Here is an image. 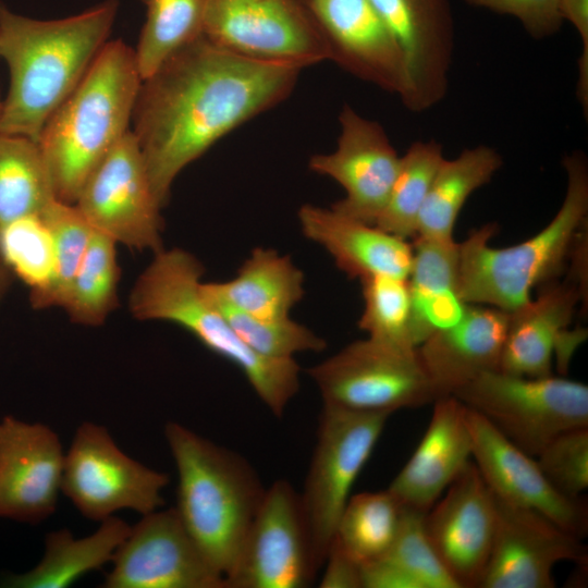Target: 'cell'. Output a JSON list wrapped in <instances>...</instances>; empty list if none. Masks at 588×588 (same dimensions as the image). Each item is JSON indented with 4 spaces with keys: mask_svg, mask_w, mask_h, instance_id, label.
Wrapping results in <instances>:
<instances>
[{
    "mask_svg": "<svg viewBox=\"0 0 588 588\" xmlns=\"http://www.w3.org/2000/svg\"><path fill=\"white\" fill-rule=\"evenodd\" d=\"M204 266L182 248L160 249L136 279L128 308L142 321H168L235 365L261 402L281 417L299 389L294 358L264 357L247 346L204 290Z\"/></svg>",
    "mask_w": 588,
    "mask_h": 588,
    "instance_id": "cell-3",
    "label": "cell"
},
{
    "mask_svg": "<svg viewBox=\"0 0 588 588\" xmlns=\"http://www.w3.org/2000/svg\"><path fill=\"white\" fill-rule=\"evenodd\" d=\"M336 147L309 159V169L339 183L345 195L331 208L375 224L395 179L400 156L383 126L344 105L340 114Z\"/></svg>",
    "mask_w": 588,
    "mask_h": 588,
    "instance_id": "cell-16",
    "label": "cell"
},
{
    "mask_svg": "<svg viewBox=\"0 0 588 588\" xmlns=\"http://www.w3.org/2000/svg\"><path fill=\"white\" fill-rule=\"evenodd\" d=\"M166 473L126 455L109 431L85 421L64 455L61 492L86 518L101 522L121 510L142 516L164 504Z\"/></svg>",
    "mask_w": 588,
    "mask_h": 588,
    "instance_id": "cell-10",
    "label": "cell"
},
{
    "mask_svg": "<svg viewBox=\"0 0 588 588\" xmlns=\"http://www.w3.org/2000/svg\"><path fill=\"white\" fill-rule=\"evenodd\" d=\"M399 45L405 63L402 103L422 112L446 95L454 50L448 0H370Z\"/></svg>",
    "mask_w": 588,
    "mask_h": 588,
    "instance_id": "cell-18",
    "label": "cell"
},
{
    "mask_svg": "<svg viewBox=\"0 0 588 588\" xmlns=\"http://www.w3.org/2000/svg\"><path fill=\"white\" fill-rule=\"evenodd\" d=\"M323 405L392 413L433 403L437 392L415 350L369 338L355 341L307 370Z\"/></svg>",
    "mask_w": 588,
    "mask_h": 588,
    "instance_id": "cell-9",
    "label": "cell"
},
{
    "mask_svg": "<svg viewBox=\"0 0 588 588\" xmlns=\"http://www.w3.org/2000/svg\"><path fill=\"white\" fill-rule=\"evenodd\" d=\"M140 1L146 7V21L134 53L144 79L174 52L204 35L207 0Z\"/></svg>",
    "mask_w": 588,
    "mask_h": 588,
    "instance_id": "cell-33",
    "label": "cell"
},
{
    "mask_svg": "<svg viewBox=\"0 0 588 588\" xmlns=\"http://www.w3.org/2000/svg\"><path fill=\"white\" fill-rule=\"evenodd\" d=\"M74 206L94 231L137 250L163 248L162 207L132 130L84 183Z\"/></svg>",
    "mask_w": 588,
    "mask_h": 588,
    "instance_id": "cell-12",
    "label": "cell"
},
{
    "mask_svg": "<svg viewBox=\"0 0 588 588\" xmlns=\"http://www.w3.org/2000/svg\"><path fill=\"white\" fill-rule=\"evenodd\" d=\"M321 588H362V564L351 558L334 541L323 563Z\"/></svg>",
    "mask_w": 588,
    "mask_h": 588,
    "instance_id": "cell-43",
    "label": "cell"
},
{
    "mask_svg": "<svg viewBox=\"0 0 588 588\" xmlns=\"http://www.w3.org/2000/svg\"><path fill=\"white\" fill-rule=\"evenodd\" d=\"M54 250V278L50 307H63L94 229L73 204L53 199L41 212Z\"/></svg>",
    "mask_w": 588,
    "mask_h": 588,
    "instance_id": "cell-39",
    "label": "cell"
},
{
    "mask_svg": "<svg viewBox=\"0 0 588 588\" xmlns=\"http://www.w3.org/2000/svg\"><path fill=\"white\" fill-rule=\"evenodd\" d=\"M2 105H3V102L0 100V118H1V113H2Z\"/></svg>",
    "mask_w": 588,
    "mask_h": 588,
    "instance_id": "cell-45",
    "label": "cell"
},
{
    "mask_svg": "<svg viewBox=\"0 0 588 588\" xmlns=\"http://www.w3.org/2000/svg\"><path fill=\"white\" fill-rule=\"evenodd\" d=\"M302 70L237 54L203 35L142 79L132 132L160 206L188 164L284 101Z\"/></svg>",
    "mask_w": 588,
    "mask_h": 588,
    "instance_id": "cell-1",
    "label": "cell"
},
{
    "mask_svg": "<svg viewBox=\"0 0 588 588\" xmlns=\"http://www.w3.org/2000/svg\"><path fill=\"white\" fill-rule=\"evenodd\" d=\"M318 574L299 492L285 479L266 489L225 588H306Z\"/></svg>",
    "mask_w": 588,
    "mask_h": 588,
    "instance_id": "cell-13",
    "label": "cell"
},
{
    "mask_svg": "<svg viewBox=\"0 0 588 588\" xmlns=\"http://www.w3.org/2000/svg\"><path fill=\"white\" fill-rule=\"evenodd\" d=\"M323 405L317 440L299 493L313 559L321 569L351 490L389 418Z\"/></svg>",
    "mask_w": 588,
    "mask_h": 588,
    "instance_id": "cell-8",
    "label": "cell"
},
{
    "mask_svg": "<svg viewBox=\"0 0 588 588\" xmlns=\"http://www.w3.org/2000/svg\"><path fill=\"white\" fill-rule=\"evenodd\" d=\"M566 191L553 219L532 237L505 248L489 245L497 224L475 230L460 243L458 290L466 304L507 313L525 306L531 290L559 275L587 224L588 163L581 151L563 159Z\"/></svg>",
    "mask_w": 588,
    "mask_h": 588,
    "instance_id": "cell-6",
    "label": "cell"
},
{
    "mask_svg": "<svg viewBox=\"0 0 588 588\" xmlns=\"http://www.w3.org/2000/svg\"><path fill=\"white\" fill-rule=\"evenodd\" d=\"M57 199L38 143L0 133V229Z\"/></svg>",
    "mask_w": 588,
    "mask_h": 588,
    "instance_id": "cell-31",
    "label": "cell"
},
{
    "mask_svg": "<svg viewBox=\"0 0 588 588\" xmlns=\"http://www.w3.org/2000/svg\"><path fill=\"white\" fill-rule=\"evenodd\" d=\"M305 277L289 256L265 247L253 249L236 275L224 282H204L216 303L252 317L269 320L290 317L304 297Z\"/></svg>",
    "mask_w": 588,
    "mask_h": 588,
    "instance_id": "cell-27",
    "label": "cell"
},
{
    "mask_svg": "<svg viewBox=\"0 0 588 588\" xmlns=\"http://www.w3.org/2000/svg\"><path fill=\"white\" fill-rule=\"evenodd\" d=\"M119 5L105 0L69 17L36 20L0 3V57L10 71L0 133L38 142L109 40Z\"/></svg>",
    "mask_w": 588,
    "mask_h": 588,
    "instance_id": "cell-2",
    "label": "cell"
},
{
    "mask_svg": "<svg viewBox=\"0 0 588 588\" xmlns=\"http://www.w3.org/2000/svg\"><path fill=\"white\" fill-rule=\"evenodd\" d=\"M560 15L576 29L581 41L578 59L576 95L586 113L588 111V0H559Z\"/></svg>",
    "mask_w": 588,
    "mask_h": 588,
    "instance_id": "cell-42",
    "label": "cell"
},
{
    "mask_svg": "<svg viewBox=\"0 0 588 588\" xmlns=\"http://www.w3.org/2000/svg\"><path fill=\"white\" fill-rule=\"evenodd\" d=\"M443 159L442 146L438 142L413 143L400 156L389 197L375 225L406 241L415 237L419 212Z\"/></svg>",
    "mask_w": 588,
    "mask_h": 588,
    "instance_id": "cell-34",
    "label": "cell"
},
{
    "mask_svg": "<svg viewBox=\"0 0 588 588\" xmlns=\"http://www.w3.org/2000/svg\"><path fill=\"white\" fill-rule=\"evenodd\" d=\"M64 455L59 436L41 422L0 419V517L38 524L53 514Z\"/></svg>",
    "mask_w": 588,
    "mask_h": 588,
    "instance_id": "cell-19",
    "label": "cell"
},
{
    "mask_svg": "<svg viewBox=\"0 0 588 588\" xmlns=\"http://www.w3.org/2000/svg\"><path fill=\"white\" fill-rule=\"evenodd\" d=\"M403 506L387 489L350 497L338 522L334 541L362 565L381 556L392 543Z\"/></svg>",
    "mask_w": 588,
    "mask_h": 588,
    "instance_id": "cell-35",
    "label": "cell"
},
{
    "mask_svg": "<svg viewBox=\"0 0 588 588\" xmlns=\"http://www.w3.org/2000/svg\"><path fill=\"white\" fill-rule=\"evenodd\" d=\"M117 243L93 231L70 286L63 309L83 326H100L118 305L120 267Z\"/></svg>",
    "mask_w": 588,
    "mask_h": 588,
    "instance_id": "cell-32",
    "label": "cell"
},
{
    "mask_svg": "<svg viewBox=\"0 0 588 588\" xmlns=\"http://www.w3.org/2000/svg\"><path fill=\"white\" fill-rule=\"evenodd\" d=\"M13 279V274L0 257V304L3 302L5 295L8 294L12 285Z\"/></svg>",
    "mask_w": 588,
    "mask_h": 588,
    "instance_id": "cell-44",
    "label": "cell"
},
{
    "mask_svg": "<svg viewBox=\"0 0 588 588\" xmlns=\"http://www.w3.org/2000/svg\"><path fill=\"white\" fill-rule=\"evenodd\" d=\"M583 284L569 272L563 281L546 282L536 298L510 313L500 371L528 378L551 376L553 353L583 298Z\"/></svg>",
    "mask_w": 588,
    "mask_h": 588,
    "instance_id": "cell-25",
    "label": "cell"
},
{
    "mask_svg": "<svg viewBox=\"0 0 588 588\" xmlns=\"http://www.w3.org/2000/svg\"><path fill=\"white\" fill-rule=\"evenodd\" d=\"M427 536L461 588H478L491 552L492 491L469 462L424 516Z\"/></svg>",
    "mask_w": 588,
    "mask_h": 588,
    "instance_id": "cell-20",
    "label": "cell"
},
{
    "mask_svg": "<svg viewBox=\"0 0 588 588\" xmlns=\"http://www.w3.org/2000/svg\"><path fill=\"white\" fill-rule=\"evenodd\" d=\"M467 424L474 463L497 497L536 511L584 539L588 531V509L580 498H569L556 490L532 456L468 407Z\"/></svg>",
    "mask_w": 588,
    "mask_h": 588,
    "instance_id": "cell-17",
    "label": "cell"
},
{
    "mask_svg": "<svg viewBox=\"0 0 588 588\" xmlns=\"http://www.w3.org/2000/svg\"><path fill=\"white\" fill-rule=\"evenodd\" d=\"M468 5L516 19L535 39L558 33L563 24L559 0H464Z\"/></svg>",
    "mask_w": 588,
    "mask_h": 588,
    "instance_id": "cell-41",
    "label": "cell"
},
{
    "mask_svg": "<svg viewBox=\"0 0 588 588\" xmlns=\"http://www.w3.org/2000/svg\"><path fill=\"white\" fill-rule=\"evenodd\" d=\"M297 218L304 236L324 248L350 278L363 280L389 275L407 279L413 246L406 240L331 207L306 204L299 208Z\"/></svg>",
    "mask_w": 588,
    "mask_h": 588,
    "instance_id": "cell-24",
    "label": "cell"
},
{
    "mask_svg": "<svg viewBox=\"0 0 588 588\" xmlns=\"http://www.w3.org/2000/svg\"><path fill=\"white\" fill-rule=\"evenodd\" d=\"M510 313L468 304L461 319L417 346L438 397L451 395L478 376L499 370Z\"/></svg>",
    "mask_w": 588,
    "mask_h": 588,
    "instance_id": "cell-23",
    "label": "cell"
},
{
    "mask_svg": "<svg viewBox=\"0 0 588 588\" xmlns=\"http://www.w3.org/2000/svg\"><path fill=\"white\" fill-rule=\"evenodd\" d=\"M470 457L467 407L454 395L438 397L422 439L388 490L402 506L427 513Z\"/></svg>",
    "mask_w": 588,
    "mask_h": 588,
    "instance_id": "cell-22",
    "label": "cell"
},
{
    "mask_svg": "<svg viewBox=\"0 0 588 588\" xmlns=\"http://www.w3.org/2000/svg\"><path fill=\"white\" fill-rule=\"evenodd\" d=\"M536 458L556 490L569 498H580L588 488V427L560 433Z\"/></svg>",
    "mask_w": 588,
    "mask_h": 588,
    "instance_id": "cell-40",
    "label": "cell"
},
{
    "mask_svg": "<svg viewBox=\"0 0 588 588\" xmlns=\"http://www.w3.org/2000/svg\"><path fill=\"white\" fill-rule=\"evenodd\" d=\"M503 163L492 147L464 149L454 159H443L418 216L416 236L452 240L461 209L468 197L490 182Z\"/></svg>",
    "mask_w": 588,
    "mask_h": 588,
    "instance_id": "cell-30",
    "label": "cell"
},
{
    "mask_svg": "<svg viewBox=\"0 0 588 588\" xmlns=\"http://www.w3.org/2000/svg\"><path fill=\"white\" fill-rule=\"evenodd\" d=\"M0 257L28 289L30 305L50 307L54 278L51 233L40 216L14 220L0 229Z\"/></svg>",
    "mask_w": 588,
    "mask_h": 588,
    "instance_id": "cell-36",
    "label": "cell"
},
{
    "mask_svg": "<svg viewBox=\"0 0 588 588\" xmlns=\"http://www.w3.org/2000/svg\"><path fill=\"white\" fill-rule=\"evenodd\" d=\"M164 437L177 473L176 514L204 556L225 579L266 488L241 454L189 428L170 421L164 426Z\"/></svg>",
    "mask_w": 588,
    "mask_h": 588,
    "instance_id": "cell-5",
    "label": "cell"
},
{
    "mask_svg": "<svg viewBox=\"0 0 588 588\" xmlns=\"http://www.w3.org/2000/svg\"><path fill=\"white\" fill-rule=\"evenodd\" d=\"M451 395L532 457L560 433L588 427V387L552 375L528 378L488 371Z\"/></svg>",
    "mask_w": 588,
    "mask_h": 588,
    "instance_id": "cell-7",
    "label": "cell"
},
{
    "mask_svg": "<svg viewBox=\"0 0 588 588\" xmlns=\"http://www.w3.org/2000/svg\"><path fill=\"white\" fill-rule=\"evenodd\" d=\"M493 498V541L478 588H553L558 563L587 562L583 539L536 511Z\"/></svg>",
    "mask_w": 588,
    "mask_h": 588,
    "instance_id": "cell-15",
    "label": "cell"
},
{
    "mask_svg": "<svg viewBox=\"0 0 588 588\" xmlns=\"http://www.w3.org/2000/svg\"><path fill=\"white\" fill-rule=\"evenodd\" d=\"M204 36L259 61L301 69L329 61L305 0H207Z\"/></svg>",
    "mask_w": 588,
    "mask_h": 588,
    "instance_id": "cell-11",
    "label": "cell"
},
{
    "mask_svg": "<svg viewBox=\"0 0 588 588\" xmlns=\"http://www.w3.org/2000/svg\"><path fill=\"white\" fill-rule=\"evenodd\" d=\"M407 277L411 335L417 347L436 331L456 323L468 304L458 290L460 243L415 237Z\"/></svg>",
    "mask_w": 588,
    "mask_h": 588,
    "instance_id": "cell-26",
    "label": "cell"
},
{
    "mask_svg": "<svg viewBox=\"0 0 588 588\" xmlns=\"http://www.w3.org/2000/svg\"><path fill=\"white\" fill-rule=\"evenodd\" d=\"M329 61L353 76L403 97L402 51L370 0H305Z\"/></svg>",
    "mask_w": 588,
    "mask_h": 588,
    "instance_id": "cell-21",
    "label": "cell"
},
{
    "mask_svg": "<svg viewBox=\"0 0 588 588\" xmlns=\"http://www.w3.org/2000/svg\"><path fill=\"white\" fill-rule=\"evenodd\" d=\"M212 303L243 342L264 357L286 359L294 358V355L301 352H321L326 348L322 338L290 317L264 320L230 306L213 301Z\"/></svg>",
    "mask_w": 588,
    "mask_h": 588,
    "instance_id": "cell-38",
    "label": "cell"
},
{
    "mask_svg": "<svg viewBox=\"0 0 588 588\" xmlns=\"http://www.w3.org/2000/svg\"><path fill=\"white\" fill-rule=\"evenodd\" d=\"M140 83L134 48L108 40L49 118L37 143L58 200L74 205L90 173L131 130Z\"/></svg>",
    "mask_w": 588,
    "mask_h": 588,
    "instance_id": "cell-4",
    "label": "cell"
},
{
    "mask_svg": "<svg viewBox=\"0 0 588 588\" xmlns=\"http://www.w3.org/2000/svg\"><path fill=\"white\" fill-rule=\"evenodd\" d=\"M130 530L125 520L113 515L83 538H76L69 529L50 531L40 562L28 572L8 575L1 584L10 588H66L111 562Z\"/></svg>",
    "mask_w": 588,
    "mask_h": 588,
    "instance_id": "cell-28",
    "label": "cell"
},
{
    "mask_svg": "<svg viewBox=\"0 0 588 588\" xmlns=\"http://www.w3.org/2000/svg\"><path fill=\"white\" fill-rule=\"evenodd\" d=\"M424 516L403 506L388 550L362 565V588H461L434 551Z\"/></svg>",
    "mask_w": 588,
    "mask_h": 588,
    "instance_id": "cell-29",
    "label": "cell"
},
{
    "mask_svg": "<svg viewBox=\"0 0 588 588\" xmlns=\"http://www.w3.org/2000/svg\"><path fill=\"white\" fill-rule=\"evenodd\" d=\"M111 562L105 588H225L174 507L143 515Z\"/></svg>",
    "mask_w": 588,
    "mask_h": 588,
    "instance_id": "cell-14",
    "label": "cell"
},
{
    "mask_svg": "<svg viewBox=\"0 0 588 588\" xmlns=\"http://www.w3.org/2000/svg\"><path fill=\"white\" fill-rule=\"evenodd\" d=\"M360 282L364 309L358 327L377 342L401 350L417 348L411 335L407 279L375 275Z\"/></svg>",
    "mask_w": 588,
    "mask_h": 588,
    "instance_id": "cell-37",
    "label": "cell"
}]
</instances>
